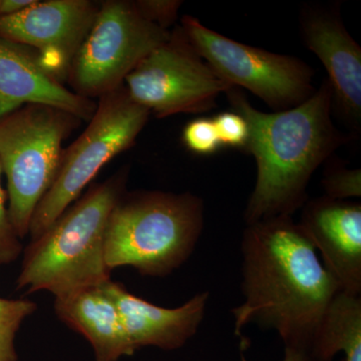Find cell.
Wrapping results in <instances>:
<instances>
[{"mask_svg":"<svg viewBox=\"0 0 361 361\" xmlns=\"http://www.w3.org/2000/svg\"><path fill=\"white\" fill-rule=\"evenodd\" d=\"M243 303L232 310L235 334L254 323L274 330L285 348L310 356L338 284L292 217L247 225L241 243Z\"/></svg>","mask_w":361,"mask_h":361,"instance_id":"1","label":"cell"},{"mask_svg":"<svg viewBox=\"0 0 361 361\" xmlns=\"http://www.w3.org/2000/svg\"><path fill=\"white\" fill-rule=\"evenodd\" d=\"M228 94L233 111L246 121L245 149L255 158L257 179L247 203L246 225L292 217L307 202V187L317 168L344 142L332 121L334 92L329 80L290 110L264 113L241 90Z\"/></svg>","mask_w":361,"mask_h":361,"instance_id":"2","label":"cell"},{"mask_svg":"<svg viewBox=\"0 0 361 361\" xmlns=\"http://www.w3.org/2000/svg\"><path fill=\"white\" fill-rule=\"evenodd\" d=\"M128 176L122 169L94 183L42 234L30 240L16 280L18 290L49 291L58 298L111 280L104 258L106 227L126 192Z\"/></svg>","mask_w":361,"mask_h":361,"instance_id":"3","label":"cell"},{"mask_svg":"<svg viewBox=\"0 0 361 361\" xmlns=\"http://www.w3.org/2000/svg\"><path fill=\"white\" fill-rule=\"evenodd\" d=\"M204 213L203 200L191 193L125 192L106 227V266L111 271L130 266L142 276H168L193 254Z\"/></svg>","mask_w":361,"mask_h":361,"instance_id":"4","label":"cell"},{"mask_svg":"<svg viewBox=\"0 0 361 361\" xmlns=\"http://www.w3.org/2000/svg\"><path fill=\"white\" fill-rule=\"evenodd\" d=\"M82 121L54 106L25 104L0 118V165L7 180V211L20 240L30 234L39 202L54 184L63 141Z\"/></svg>","mask_w":361,"mask_h":361,"instance_id":"5","label":"cell"},{"mask_svg":"<svg viewBox=\"0 0 361 361\" xmlns=\"http://www.w3.org/2000/svg\"><path fill=\"white\" fill-rule=\"evenodd\" d=\"M149 115L130 99L125 85L99 97L87 127L63 149L56 180L33 213L30 239L37 238L75 203L104 166L134 145Z\"/></svg>","mask_w":361,"mask_h":361,"instance_id":"6","label":"cell"},{"mask_svg":"<svg viewBox=\"0 0 361 361\" xmlns=\"http://www.w3.org/2000/svg\"><path fill=\"white\" fill-rule=\"evenodd\" d=\"M99 4L94 25L66 78L71 92L89 99L122 87L135 66L171 35L147 20L134 1L104 0Z\"/></svg>","mask_w":361,"mask_h":361,"instance_id":"7","label":"cell"},{"mask_svg":"<svg viewBox=\"0 0 361 361\" xmlns=\"http://www.w3.org/2000/svg\"><path fill=\"white\" fill-rule=\"evenodd\" d=\"M180 26L223 80L232 87H244L277 111L295 108L314 94L313 71L301 59L235 42L193 16H185Z\"/></svg>","mask_w":361,"mask_h":361,"instance_id":"8","label":"cell"},{"mask_svg":"<svg viewBox=\"0 0 361 361\" xmlns=\"http://www.w3.org/2000/svg\"><path fill=\"white\" fill-rule=\"evenodd\" d=\"M130 99L157 118L211 110L233 89L199 56L182 26L139 63L123 82Z\"/></svg>","mask_w":361,"mask_h":361,"instance_id":"9","label":"cell"},{"mask_svg":"<svg viewBox=\"0 0 361 361\" xmlns=\"http://www.w3.org/2000/svg\"><path fill=\"white\" fill-rule=\"evenodd\" d=\"M99 6L90 0H35L20 13L0 16V39L37 51L45 68L65 84Z\"/></svg>","mask_w":361,"mask_h":361,"instance_id":"10","label":"cell"},{"mask_svg":"<svg viewBox=\"0 0 361 361\" xmlns=\"http://www.w3.org/2000/svg\"><path fill=\"white\" fill-rule=\"evenodd\" d=\"M341 291L361 296V205L322 197L307 201L298 222Z\"/></svg>","mask_w":361,"mask_h":361,"instance_id":"11","label":"cell"},{"mask_svg":"<svg viewBox=\"0 0 361 361\" xmlns=\"http://www.w3.org/2000/svg\"><path fill=\"white\" fill-rule=\"evenodd\" d=\"M32 104L54 106L82 122H89L97 109L92 99L78 96L56 80L37 51L0 39V118Z\"/></svg>","mask_w":361,"mask_h":361,"instance_id":"12","label":"cell"},{"mask_svg":"<svg viewBox=\"0 0 361 361\" xmlns=\"http://www.w3.org/2000/svg\"><path fill=\"white\" fill-rule=\"evenodd\" d=\"M304 42L320 59L329 75L342 118L355 129L361 120V49L350 37L339 13L307 11L302 14Z\"/></svg>","mask_w":361,"mask_h":361,"instance_id":"13","label":"cell"},{"mask_svg":"<svg viewBox=\"0 0 361 361\" xmlns=\"http://www.w3.org/2000/svg\"><path fill=\"white\" fill-rule=\"evenodd\" d=\"M104 289L118 307L123 329L135 351L146 346L163 350L183 348L198 331L208 304V292L176 308H165L134 295L125 285L110 281Z\"/></svg>","mask_w":361,"mask_h":361,"instance_id":"14","label":"cell"},{"mask_svg":"<svg viewBox=\"0 0 361 361\" xmlns=\"http://www.w3.org/2000/svg\"><path fill=\"white\" fill-rule=\"evenodd\" d=\"M54 311L61 322L90 342L97 361H118L135 353L104 284L58 297Z\"/></svg>","mask_w":361,"mask_h":361,"instance_id":"15","label":"cell"},{"mask_svg":"<svg viewBox=\"0 0 361 361\" xmlns=\"http://www.w3.org/2000/svg\"><path fill=\"white\" fill-rule=\"evenodd\" d=\"M343 353L345 361H361V296L338 291L323 315L311 346L312 361H331Z\"/></svg>","mask_w":361,"mask_h":361,"instance_id":"16","label":"cell"},{"mask_svg":"<svg viewBox=\"0 0 361 361\" xmlns=\"http://www.w3.org/2000/svg\"><path fill=\"white\" fill-rule=\"evenodd\" d=\"M37 310L32 300L0 297V361H18L14 339L23 322Z\"/></svg>","mask_w":361,"mask_h":361,"instance_id":"17","label":"cell"},{"mask_svg":"<svg viewBox=\"0 0 361 361\" xmlns=\"http://www.w3.org/2000/svg\"><path fill=\"white\" fill-rule=\"evenodd\" d=\"M183 142L188 149L198 155H211L222 147L213 120L195 118L183 130Z\"/></svg>","mask_w":361,"mask_h":361,"instance_id":"18","label":"cell"},{"mask_svg":"<svg viewBox=\"0 0 361 361\" xmlns=\"http://www.w3.org/2000/svg\"><path fill=\"white\" fill-rule=\"evenodd\" d=\"M325 197L334 200L345 201L348 198L361 196L360 169L349 170L341 166L331 167L322 180Z\"/></svg>","mask_w":361,"mask_h":361,"instance_id":"19","label":"cell"},{"mask_svg":"<svg viewBox=\"0 0 361 361\" xmlns=\"http://www.w3.org/2000/svg\"><path fill=\"white\" fill-rule=\"evenodd\" d=\"M2 174L4 173L0 165V266L11 264L20 257L23 250L21 240L14 232L9 220L6 205L7 194L1 184Z\"/></svg>","mask_w":361,"mask_h":361,"instance_id":"20","label":"cell"},{"mask_svg":"<svg viewBox=\"0 0 361 361\" xmlns=\"http://www.w3.org/2000/svg\"><path fill=\"white\" fill-rule=\"evenodd\" d=\"M222 146L245 149L248 140L246 121L235 111H226L213 120Z\"/></svg>","mask_w":361,"mask_h":361,"instance_id":"21","label":"cell"},{"mask_svg":"<svg viewBox=\"0 0 361 361\" xmlns=\"http://www.w3.org/2000/svg\"><path fill=\"white\" fill-rule=\"evenodd\" d=\"M134 4L147 20L166 30L174 25L182 6L180 0H135Z\"/></svg>","mask_w":361,"mask_h":361,"instance_id":"22","label":"cell"},{"mask_svg":"<svg viewBox=\"0 0 361 361\" xmlns=\"http://www.w3.org/2000/svg\"><path fill=\"white\" fill-rule=\"evenodd\" d=\"M35 0H1L0 16H11L20 13L33 4Z\"/></svg>","mask_w":361,"mask_h":361,"instance_id":"23","label":"cell"},{"mask_svg":"<svg viewBox=\"0 0 361 361\" xmlns=\"http://www.w3.org/2000/svg\"><path fill=\"white\" fill-rule=\"evenodd\" d=\"M282 361H312L310 356L300 351L293 350V349L285 348L284 357Z\"/></svg>","mask_w":361,"mask_h":361,"instance_id":"24","label":"cell"},{"mask_svg":"<svg viewBox=\"0 0 361 361\" xmlns=\"http://www.w3.org/2000/svg\"><path fill=\"white\" fill-rule=\"evenodd\" d=\"M0 7H1V0H0Z\"/></svg>","mask_w":361,"mask_h":361,"instance_id":"25","label":"cell"}]
</instances>
